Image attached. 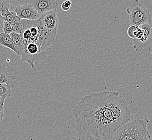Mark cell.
<instances>
[{
  "label": "cell",
  "instance_id": "obj_1",
  "mask_svg": "<svg viewBox=\"0 0 152 140\" xmlns=\"http://www.w3.org/2000/svg\"><path fill=\"white\" fill-rule=\"evenodd\" d=\"M73 114L78 140H112L118 129L134 117L125 98L115 91L85 96Z\"/></svg>",
  "mask_w": 152,
  "mask_h": 140
},
{
  "label": "cell",
  "instance_id": "obj_2",
  "mask_svg": "<svg viewBox=\"0 0 152 140\" xmlns=\"http://www.w3.org/2000/svg\"><path fill=\"white\" fill-rule=\"evenodd\" d=\"M148 123L147 119L134 116L132 120L118 129L112 140H149Z\"/></svg>",
  "mask_w": 152,
  "mask_h": 140
},
{
  "label": "cell",
  "instance_id": "obj_3",
  "mask_svg": "<svg viewBox=\"0 0 152 140\" xmlns=\"http://www.w3.org/2000/svg\"><path fill=\"white\" fill-rule=\"evenodd\" d=\"M23 47L20 53V61L26 62L33 70L35 66L46 58V51H41L37 44L30 41H23Z\"/></svg>",
  "mask_w": 152,
  "mask_h": 140
},
{
  "label": "cell",
  "instance_id": "obj_4",
  "mask_svg": "<svg viewBox=\"0 0 152 140\" xmlns=\"http://www.w3.org/2000/svg\"><path fill=\"white\" fill-rule=\"evenodd\" d=\"M131 26H139L152 22V16L148 9L142 5L138 0H134L126 9Z\"/></svg>",
  "mask_w": 152,
  "mask_h": 140
},
{
  "label": "cell",
  "instance_id": "obj_5",
  "mask_svg": "<svg viewBox=\"0 0 152 140\" xmlns=\"http://www.w3.org/2000/svg\"><path fill=\"white\" fill-rule=\"evenodd\" d=\"M37 45L41 51L47 50L50 46L56 44L57 39V32L48 31L41 23L39 19L37 20Z\"/></svg>",
  "mask_w": 152,
  "mask_h": 140
},
{
  "label": "cell",
  "instance_id": "obj_6",
  "mask_svg": "<svg viewBox=\"0 0 152 140\" xmlns=\"http://www.w3.org/2000/svg\"><path fill=\"white\" fill-rule=\"evenodd\" d=\"M37 20H22L23 26L20 35L23 38V41L32 42L37 45L38 30Z\"/></svg>",
  "mask_w": 152,
  "mask_h": 140
},
{
  "label": "cell",
  "instance_id": "obj_7",
  "mask_svg": "<svg viewBox=\"0 0 152 140\" xmlns=\"http://www.w3.org/2000/svg\"><path fill=\"white\" fill-rule=\"evenodd\" d=\"M36 11L42 15L58 8L59 0H29Z\"/></svg>",
  "mask_w": 152,
  "mask_h": 140
},
{
  "label": "cell",
  "instance_id": "obj_8",
  "mask_svg": "<svg viewBox=\"0 0 152 140\" xmlns=\"http://www.w3.org/2000/svg\"><path fill=\"white\" fill-rule=\"evenodd\" d=\"M14 12L21 20H37L41 16V15L36 11L35 9L30 3L18 6L15 8Z\"/></svg>",
  "mask_w": 152,
  "mask_h": 140
},
{
  "label": "cell",
  "instance_id": "obj_9",
  "mask_svg": "<svg viewBox=\"0 0 152 140\" xmlns=\"http://www.w3.org/2000/svg\"><path fill=\"white\" fill-rule=\"evenodd\" d=\"M16 79L14 75V69L9 63L0 65V84H5L11 88H14V81Z\"/></svg>",
  "mask_w": 152,
  "mask_h": 140
},
{
  "label": "cell",
  "instance_id": "obj_10",
  "mask_svg": "<svg viewBox=\"0 0 152 140\" xmlns=\"http://www.w3.org/2000/svg\"><path fill=\"white\" fill-rule=\"evenodd\" d=\"M39 19L43 26L48 31L51 32H57L58 18L55 10L41 15Z\"/></svg>",
  "mask_w": 152,
  "mask_h": 140
},
{
  "label": "cell",
  "instance_id": "obj_11",
  "mask_svg": "<svg viewBox=\"0 0 152 140\" xmlns=\"http://www.w3.org/2000/svg\"><path fill=\"white\" fill-rule=\"evenodd\" d=\"M1 15L4 21L12 24L14 29V32L20 34L23 26L22 20L18 17L15 12L10 11L8 8H6L2 10Z\"/></svg>",
  "mask_w": 152,
  "mask_h": 140
},
{
  "label": "cell",
  "instance_id": "obj_12",
  "mask_svg": "<svg viewBox=\"0 0 152 140\" xmlns=\"http://www.w3.org/2000/svg\"><path fill=\"white\" fill-rule=\"evenodd\" d=\"M152 22H148L141 25L139 27L141 29L140 38L138 39L139 42L143 44L148 42L152 36Z\"/></svg>",
  "mask_w": 152,
  "mask_h": 140
},
{
  "label": "cell",
  "instance_id": "obj_13",
  "mask_svg": "<svg viewBox=\"0 0 152 140\" xmlns=\"http://www.w3.org/2000/svg\"><path fill=\"white\" fill-rule=\"evenodd\" d=\"M0 45L8 48L14 52L17 55H20L18 51L15 49L12 38L8 34L3 32L0 33Z\"/></svg>",
  "mask_w": 152,
  "mask_h": 140
},
{
  "label": "cell",
  "instance_id": "obj_14",
  "mask_svg": "<svg viewBox=\"0 0 152 140\" xmlns=\"http://www.w3.org/2000/svg\"><path fill=\"white\" fill-rule=\"evenodd\" d=\"M9 35L12 38L16 50L18 51L19 55H20V53L23 47V38L22 37V36L20 34L14 32L10 34Z\"/></svg>",
  "mask_w": 152,
  "mask_h": 140
},
{
  "label": "cell",
  "instance_id": "obj_15",
  "mask_svg": "<svg viewBox=\"0 0 152 140\" xmlns=\"http://www.w3.org/2000/svg\"><path fill=\"white\" fill-rule=\"evenodd\" d=\"M127 33L129 37L132 39H137L138 40L139 38H140L141 35V29L139 26H131L129 27Z\"/></svg>",
  "mask_w": 152,
  "mask_h": 140
},
{
  "label": "cell",
  "instance_id": "obj_16",
  "mask_svg": "<svg viewBox=\"0 0 152 140\" xmlns=\"http://www.w3.org/2000/svg\"><path fill=\"white\" fill-rule=\"evenodd\" d=\"M6 1L9 10L14 12L15 8L18 6L29 3V0H6Z\"/></svg>",
  "mask_w": 152,
  "mask_h": 140
},
{
  "label": "cell",
  "instance_id": "obj_17",
  "mask_svg": "<svg viewBox=\"0 0 152 140\" xmlns=\"http://www.w3.org/2000/svg\"><path fill=\"white\" fill-rule=\"evenodd\" d=\"M11 88L5 84H0V97L6 100L7 98L12 96Z\"/></svg>",
  "mask_w": 152,
  "mask_h": 140
},
{
  "label": "cell",
  "instance_id": "obj_18",
  "mask_svg": "<svg viewBox=\"0 0 152 140\" xmlns=\"http://www.w3.org/2000/svg\"><path fill=\"white\" fill-rule=\"evenodd\" d=\"M3 32L9 35L12 32H14V29L12 24L9 23L6 21H3Z\"/></svg>",
  "mask_w": 152,
  "mask_h": 140
},
{
  "label": "cell",
  "instance_id": "obj_19",
  "mask_svg": "<svg viewBox=\"0 0 152 140\" xmlns=\"http://www.w3.org/2000/svg\"><path fill=\"white\" fill-rule=\"evenodd\" d=\"M72 5V2L70 0H65L61 4V9L64 12H67L70 9Z\"/></svg>",
  "mask_w": 152,
  "mask_h": 140
},
{
  "label": "cell",
  "instance_id": "obj_20",
  "mask_svg": "<svg viewBox=\"0 0 152 140\" xmlns=\"http://www.w3.org/2000/svg\"><path fill=\"white\" fill-rule=\"evenodd\" d=\"M8 8L6 0H0V16H2L1 15V12L2 11V10L4 8Z\"/></svg>",
  "mask_w": 152,
  "mask_h": 140
},
{
  "label": "cell",
  "instance_id": "obj_21",
  "mask_svg": "<svg viewBox=\"0 0 152 140\" xmlns=\"http://www.w3.org/2000/svg\"><path fill=\"white\" fill-rule=\"evenodd\" d=\"M4 117V105H0V122L3 120Z\"/></svg>",
  "mask_w": 152,
  "mask_h": 140
},
{
  "label": "cell",
  "instance_id": "obj_22",
  "mask_svg": "<svg viewBox=\"0 0 152 140\" xmlns=\"http://www.w3.org/2000/svg\"><path fill=\"white\" fill-rule=\"evenodd\" d=\"M3 18L2 16H0V33L3 32Z\"/></svg>",
  "mask_w": 152,
  "mask_h": 140
},
{
  "label": "cell",
  "instance_id": "obj_23",
  "mask_svg": "<svg viewBox=\"0 0 152 140\" xmlns=\"http://www.w3.org/2000/svg\"><path fill=\"white\" fill-rule=\"evenodd\" d=\"M5 100L3 99L2 98L0 97V105H4Z\"/></svg>",
  "mask_w": 152,
  "mask_h": 140
}]
</instances>
